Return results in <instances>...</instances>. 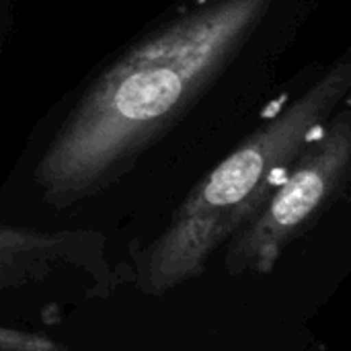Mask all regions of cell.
<instances>
[{"instance_id":"2","label":"cell","mask_w":351,"mask_h":351,"mask_svg":"<svg viewBox=\"0 0 351 351\" xmlns=\"http://www.w3.org/2000/svg\"><path fill=\"white\" fill-rule=\"evenodd\" d=\"M350 90L351 60H346L214 167L146 251L142 290L165 294L197 278L210 255L259 212Z\"/></svg>"},{"instance_id":"5","label":"cell","mask_w":351,"mask_h":351,"mask_svg":"<svg viewBox=\"0 0 351 351\" xmlns=\"http://www.w3.org/2000/svg\"><path fill=\"white\" fill-rule=\"evenodd\" d=\"M0 351H66L47 335L0 327Z\"/></svg>"},{"instance_id":"1","label":"cell","mask_w":351,"mask_h":351,"mask_svg":"<svg viewBox=\"0 0 351 351\" xmlns=\"http://www.w3.org/2000/svg\"><path fill=\"white\" fill-rule=\"evenodd\" d=\"M271 0H216L169 23L84 95L37 167L45 199L72 204L111 183L239 56Z\"/></svg>"},{"instance_id":"3","label":"cell","mask_w":351,"mask_h":351,"mask_svg":"<svg viewBox=\"0 0 351 351\" xmlns=\"http://www.w3.org/2000/svg\"><path fill=\"white\" fill-rule=\"evenodd\" d=\"M351 169V111L325 123L228 249L232 274L274 271L284 249L333 197Z\"/></svg>"},{"instance_id":"4","label":"cell","mask_w":351,"mask_h":351,"mask_svg":"<svg viewBox=\"0 0 351 351\" xmlns=\"http://www.w3.org/2000/svg\"><path fill=\"white\" fill-rule=\"evenodd\" d=\"M80 232H41L0 224V292L49 278L58 267L82 261Z\"/></svg>"}]
</instances>
